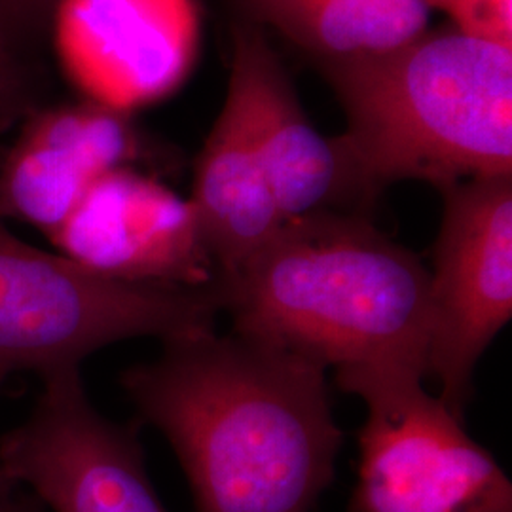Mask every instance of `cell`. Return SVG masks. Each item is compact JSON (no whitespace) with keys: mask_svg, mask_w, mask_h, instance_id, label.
<instances>
[{"mask_svg":"<svg viewBox=\"0 0 512 512\" xmlns=\"http://www.w3.org/2000/svg\"><path fill=\"white\" fill-rule=\"evenodd\" d=\"M190 203L217 275L238 270L285 222L230 90L196 160Z\"/></svg>","mask_w":512,"mask_h":512,"instance_id":"7c38bea8","label":"cell"},{"mask_svg":"<svg viewBox=\"0 0 512 512\" xmlns=\"http://www.w3.org/2000/svg\"><path fill=\"white\" fill-rule=\"evenodd\" d=\"M48 239L114 281L202 289L217 277L190 200L133 165L101 177Z\"/></svg>","mask_w":512,"mask_h":512,"instance_id":"9c48e42d","label":"cell"},{"mask_svg":"<svg viewBox=\"0 0 512 512\" xmlns=\"http://www.w3.org/2000/svg\"><path fill=\"white\" fill-rule=\"evenodd\" d=\"M211 287L114 281L16 238L0 219V370L40 378L128 338L165 340L215 329Z\"/></svg>","mask_w":512,"mask_h":512,"instance_id":"277c9868","label":"cell"},{"mask_svg":"<svg viewBox=\"0 0 512 512\" xmlns=\"http://www.w3.org/2000/svg\"><path fill=\"white\" fill-rule=\"evenodd\" d=\"M50 12L67 80L122 116L177 92L200 54L196 0H54Z\"/></svg>","mask_w":512,"mask_h":512,"instance_id":"ba28073f","label":"cell"},{"mask_svg":"<svg viewBox=\"0 0 512 512\" xmlns=\"http://www.w3.org/2000/svg\"><path fill=\"white\" fill-rule=\"evenodd\" d=\"M228 90L238 97L283 219L359 213L336 148L311 126L289 73L255 21L234 25Z\"/></svg>","mask_w":512,"mask_h":512,"instance_id":"30bf717a","label":"cell"},{"mask_svg":"<svg viewBox=\"0 0 512 512\" xmlns=\"http://www.w3.org/2000/svg\"><path fill=\"white\" fill-rule=\"evenodd\" d=\"M6 21L0 12V129L6 128L16 116V71L12 65V55L8 52L6 40Z\"/></svg>","mask_w":512,"mask_h":512,"instance_id":"9a60e30c","label":"cell"},{"mask_svg":"<svg viewBox=\"0 0 512 512\" xmlns=\"http://www.w3.org/2000/svg\"><path fill=\"white\" fill-rule=\"evenodd\" d=\"M181 461L198 512H313L344 435L325 368L215 329L165 340L122 374Z\"/></svg>","mask_w":512,"mask_h":512,"instance_id":"6da1fadb","label":"cell"},{"mask_svg":"<svg viewBox=\"0 0 512 512\" xmlns=\"http://www.w3.org/2000/svg\"><path fill=\"white\" fill-rule=\"evenodd\" d=\"M423 378L399 366L334 374L366 404L349 512H512L511 480Z\"/></svg>","mask_w":512,"mask_h":512,"instance_id":"5b68a950","label":"cell"},{"mask_svg":"<svg viewBox=\"0 0 512 512\" xmlns=\"http://www.w3.org/2000/svg\"><path fill=\"white\" fill-rule=\"evenodd\" d=\"M54 0H0V12L6 23L31 27L52 10Z\"/></svg>","mask_w":512,"mask_h":512,"instance_id":"2e32d148","label":"cell"},{"mask_svg":"<svg viewBox=\"0 0 512 512\" xmlns=\"http://www.w3.org/2000/svg\"><path fill=\"white\" fill-rule=\"evenodd\" d=\"M126 116L92 103L44 110L29 118L0 160V219L10 217L50 236L86 192L139 158Z\"/></svg>","mask_w":512,"mask_h":512,"instance_id":"8fae6325","label":"cell"},{"mask_svg":"<svg viewBox=\"0 0 512 512\" xmlns=\"http://www.w3.org/2000/svg\"><path fill=\"white\" fill-rule=\"evenodd\" d=\"M4 380H6V374L0 370V387L4 384ZM14 490H16V488H12L10 484H6V482L0 478V512H8Z\"/></svg>","mask_w":512,"mask_h":512,"instance_id":"ac0fdd59","label":"cell"},{"mask_svg":"<svg viewBox=\"0 0 512 512\" xmlns=\"http://www.w3.org/2000/svg\"><path fill=\"white\" fill-rule=\"evenodd\" d=\"M429 272L427 376L463 420L473 374L512 317V175L444 188Z\"/></svg>","mask_w":512,"mask_h":512,"instance_id":"8992f818","label":"cell"},{"mask_svg":"<svg viewBox=\"0 0 512 512\" xmlns=\"http://www.w3.org/2000/svg\"><path fill=\"white\" fill-rule=\"evenodd\" d=\"M213 289L234 332L334 374L399 366L427 376L429 272L363 213L285 220Z\"/></svg>","mask_w":512,"mask_h":512,"instance_id":"7a4b0ae2","label":"cell"},{"mask_svg":"<svg viewBox=\"0 0 512 512\" xmlns=\"http://www.w3.org/2000/svg\"><path fill=\"white\" fill-rule=\"evenodd\" d=\"M256 21L272 25L317 59L378 54L427 31L425 0H245Z\"/></svg>","mask_w":512,"mask_h":512,"instance_id":"4fadbf2b","label":"cell"},{"mask_svg":"<svg viewBox=\"0 0 512 512\" xmlns=\"http://www.w3.org/2000/svg\"><path fill=\"white\" fill-rule=\"evenodd\" d=\"M31 414L0 439V478L54 512H167L133 425L107 420L80 368L42 376Z\"/></svg>","mask_w":512,"mask_h":512,"instance_id":"52a82bcc","label":"cell"},{"mask_svg":"<svg viewBox=\"0 0 512 512\" xmlns=\"http://www.w3.org/2000/svg\"><path fill=\"white\" fill-rule=\"evenodd\" d=\"M346 112L330 139L355 209L401 181L448 186L512 175V50L458 31L378 54L321 59Z\"/></svg>","mask_w":512,"mask_h":512,"instance_id":"3957f363","label":"cell"},{"mask_svg":"<svg viewBox=\"0 0 512 512\" xmlns=\"http://www.w3.org/2000/svg\"><path fill=\"white\" fill-rule=\"evenodd\" d=\"M442 10L458 33L512 50V0H425Z\"/></svg>","mask_w":512,"mask_h":512,"instance_id":"5bb4252c","label":"cell"},{"mask_svg":"<svg viewBox=\"0 0 512 512\" xmlns=\"http://www.w3.org/2000/svg\"><path fill=\"white\" fill-rule=\"evenodd\" d=\"M8 512H42V503L38 501L35 495L14 492Z\"/></svg>","mask_w":512,"mask_h":512,"instance_id":"e0dca14e","label":"cell"}]
</instances>
